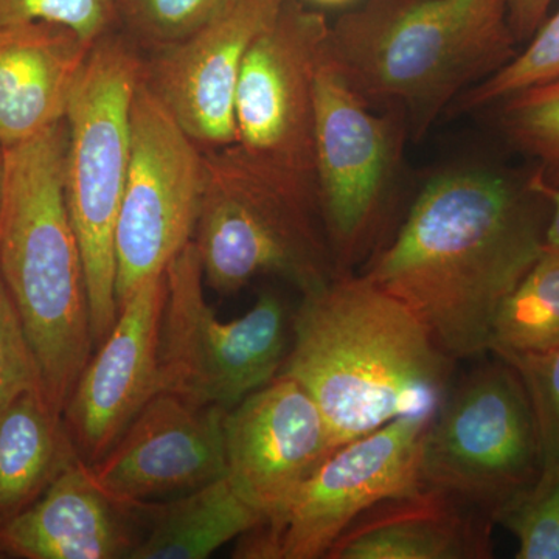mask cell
I'll use <instances>...</instances> for the list:
<instances>
[{"label": "cell", "mask_w": 559, "mask_h": 559, "mask_svg": "<svg viewBox=\"0 0 559 559\" xmlns=\"http://www.w3.org/2000/svg\"><path fill=\"white\" fill-rule=\"evenodd\" d=\"M546 229L535 202L498 173L451 171L426 183L362 274L403 300L452 359L477 358Z\"/></svg>", "instance_id": "obj_1"}, {"label": "cell", "mask_w": 559, "mask_h": 559, "mask_svg": "<svg viewBox=\"0 0 559 559\" xmlns=\"http://www.w3.org/2000/svg\"><path fill=\"white\" fill-rule=\"evenodd\" d=\"M454 360L403 300L349 272L301 294L278 374L310 393L337 450L403 415L436 414Z\"/></svg>", "instance_id": "obj_2"}, {"label": "cell", "mask_w": 559, "mask_h": 559, "mask_svg": "<svg viewBox=\"0 0 559 559\" xmlns=\"http://www.w3.org/2000/svg\"><path fill=\"white\" fill-rule=\"evenodd\" d=\"M516 43L509 0H369L329 28L325 51L364 100L421 135Z\"/></svg>", "instance_id": "obj_3"}, {"label": "cell", "mask_w": 559, "mask_h": 559, "mask_svg": "<svg viewBox=\"0 0 559 559\" xmlns=\"http://www.w3.org/2000/svg\"><path fill=\"white\" fill-rule=\"evenodd\" d=\"M5 148L0 275L60 414L94 347L90 290L66 201V119Z\"/></svg>", "instance_id": "obj_4"}, {"label": "cell", "mask_w": 559, "mask_h": 559, "mask_svg": "<svg viewBox=\"0 0 559 559\" xmlns=\"http://www.w3.org/2000/svg\"><path fill=\"white\" fill-rule=\"evenodd\" d=\"M205 286L231 296L259 275L301 294L336 277L318 187L250 159L234 145L204 154L193 235Z\"/></svg>", "instance_id": "obj_5"}, {"label": "cell", "mask_w": 559, "mask_h": 559, "mask_svg": "<svg viewBox=\"0 0 559 559\" xmlns=\"http://www.w3.org/2000/svg\"><path fill=\"white\" fill-rule=\"evenodd\" d=\"M145 73L120 39L94 44L66 110V201L90 290L94 344L117 316L116 230L131 160L132 103Z\"/></svg>", "instance_id": "obj_6"}, {"label": "cell", "mask_w": 559, "mask_h": 559, "mask_svg": "<svg viewBox=\"0 0 559 559\" xmlns=\"http://www.w3.org/2000/svg\"><path fill=\"white\" fill-rule=\"evenodd\" d=\"M498 359L450 389L421 452L425 487L450 492L495 522L535 488L543 468L527 390Z\"/></svg>", "instance_id": "obj_7"}, {"label": "cell", "mask_w": 559, "mask_h": 559, "mask_svg": "<svg viewBox=\"0 0 559 559\" xmlns=\"http://www.w3.org/2000/svg\"><path fill=\"white\" fill-rule=\"evenodd\" d=\"M165 277L159 393L230 411L277 377L293 340V316L277 294H260L252 310L223 322L205 300L193 240L171 260Z\"/></svg>", "instance_id": "obj_8"}, {"label": "cell", "mask_w": 559, "mask_h": 559, "mask_svg": "<svg viewBox=\"0 0 559 559\" xmlns=\"http://www.w3.org/2000/svg\"><path fill=\"white\" fill-rule=\"evenodd\" d=\"M432 417L403 415L331 452L277 513L241 536L234 557L325 558L364 513L425 487L423 441Z\"/></svg>", "instance_id": "obj_9"}, {"label": "cell", "mask_w": 559, "mask_h": 559, "mask_svg": "<svg viewBox=\"0 0 559 559\" xmlns=\"http://www.w3.org/2000/svg\"><path fill=\"white\" fill-rule=\"evenodd\" d=\"M406 131L399 117L364 100L323 50L314 84L316 186L337 274L353 272L373 248Z\"/></svg>", "instance_id": "obj_10"}, {"label": "cell", "mask_w": 559, "mask_h": 559, "mask_svg": "<svg viewBox=\"0 0 559 559\" xmlns=\"http://www.w3.org/2000/svg\"><path fill=\"white\" fill-rule=\"evenodd\" d=\"M131 160L116 230L117 307L193 240L204 154L146 83L132 103Z\"/></svg>", "instance_id": "obj_11"}, {"label": "cell", "mask_w": 559, "mask_h": 559, "mask_svg": "<svg viewBox=\"0 0 559 559\" xmlns=\"http://www.w3.org/2000/svg\"><path fill=\"white\" fill-rule=\"evenodd\" d=\"M329 28L322 14L286 0L250 46L235 97V148L312 183L316 70Z\"/></svg>", "instance_id": "obj_12"}, {"label": "cell", "mask_w": 559, "mask_h": 559, "mask_svg": "<svg viewBox=\"0 0 559 559\" xmlns=\"http://www.w3.org/2000/svg\"><path fill=\"white\" fill-rule=\"evenodd\" d=\"M226 412L157 393L106 455L86 465L91 480L114 502L139 509L227 476Z\"/></svg>", "instance_id": "obj_13"}, {"label": "cell", "mask_w": 559, "mask_h": 559, "mask_svg": "<svg viewBox=\"0 0 559 559\" xmlns=\"http://www.w3.org/2000/svg\"><path fill=\"white\" fill-rule=\"evenodd\" d=\"M165 274L146 280L123 301L116 323L81 371L62 411L76 455L94 465L159 393Z\"/></svg>", "instance_id": "obj_14"}, {"label": "cell", "mask_w": 559, "mask_h": 559, "mask_svg": "<svg viewBox=\"0 0 559 559\" xmlns=\"http://www.w3.org/2000/svg\"><path fill=\"white\" fill-rule=\"evenodd\" d=\"M224 443L227 477L263 521L336 451L316 401L285 374L226 412Z\"/></svg>", "instance_id": "obj_15"}, {"label": "cell", "mask_w": 559, "mask_h": 559, "mask_svg": "<svg viewBox=\"0 0 559 559\" xmlns=\"http://www.w3.org/2000/svg\"><path fill=\"white\" fill-rule=\"evenodd\" d=\"M286 0H231L190 36L160 47L145 80L198 146L235 143V97L253 40Z\"/></svg>", "instance_id": "obj_16"}, {"label": "cell", "mask_w": 559, "mask_h": 559, "mask_svg": "<svg viewBox=\"0 0 559 559\" xmlns=\"http://www.w3.org/2000/svg\"><path fill=\"white\" fill-rule=\"evenodd\" d=\"M142 510L108 498L76 460L28 509L0 525V554L21 559L130 558Z\"/></svg>", "instance_id": "obj_17"}, {"label": "cell", "mask_w": 559, "mask_h": 559, "mask_svg": "<svg viewBox=\"0 0 559 559\" xmlns=\"http://www.w3.org/2000/svg\"><path fill=\"white\" fill-rule=\"evenodd\" d=\"M491 518L450 492L423 487L364 513L326 559H485Z\"/></svg>", "instance_id": "obj_18"}, {"label": "cell", "mask_w": 559, "mask_h": 559, "mask_svg": "<svg viewBox=\"0 0 559 559\" xmlns=\"http://www.w3.org/2000/svg\"><path fill=\"white\" fill-rule=\"evenodd\" d=\"M92 47L58 25H0V145L24 142L66 119Z\"/></svg>", "instance_id": "obj_19"}, {"label": "cell", "mask_w": 559, "mask_h": 559, "mask_svg": "<svg viewBox=\"0 0 559 559\" xmlns=\"http://www.w3.org/2000/svg\"><path fill=\"white\" fill-rule=\"evenodd\" d=\"M79 459L43 389L7 403L0 409V525L28 509Z\"/></svg>", "instance_id": "obj_20"}, {"label": "cell", "mask_w": 559, "mask_h": 559, "mask_svg": "<svg viewBox=\"0 0 559 559\" xmlns=\"http://www.w3.org/2000/svg\"><path fill=\"white\" fill-rule=\"evenodd\" d=\"M140 510L148 532L130 559L209 558L263 522L227 476L170 503H142Z\"/></svg>", "instance_id": "obj_21"}, {"label": "cell", "mask_w": 559, "mask_h": 559, "mask_svg": "<svg viewBox=\"0 0 559 559\" xmlns=\"http://www.w3.org/2000/svg\"><path fill=\"white\" fill-rule=\"evenodd\" d=\"M559 347V250L547 249L503 300L489 352L498 358Z\"/></svg>", "instance_id": "obj_22"}, {"label": "cell", "mask_w": 559, "mask_h": 559, "mask_svg": "<svg viewBox=\"0 0 559 559\" xmlns=\"http://www.w3.org/2000/svg\"><path fill=\"white\" fill-rule=\"evenodd\" d=\"M500 103L502 127L511 142L536 157L544 179L559 187V80Z\"/></svg>", "instance_id": "obj_23"}, {"label": "cell", "mask_w": 559, "mask_h": 559, "mask_svg": "<svg viewBox=\"0 0 559 559\" xmlns=\"http://www.w3.org/2000/svg\"><path fill=\"white\" fill-rule=\"evenodd\" d=\"M527 49L498 72L466 91L457 102V110H476L506 100L532 87L559 80V10L532 36Z\"/></svg>", "instance_id": "obj_24"}, {"label": "cell", "mask_w": 559, "mask_h": 559, "mask_svg": "<svg viewBox=\"0 0 559 559\" xmlns=\"http://www.w3.org/2000/svg\"><path fill=\"white\" fill-rule=\"evenodd\" d=\"M500 359L518 371L527 390L538 428L543 465L536 485L549 484L559 474V347Z\"/></svg>", "instance_id": "obj_25"}, {"label": "cell", "mask_w": 559, "mask_h": 559, "mask_svg": "<svg viewBox=\"0 0 559 559\" xmlns=\"http://www.w3.org/2000/svg\"><path fill=\"white\" fill-rule=\"evenodd\" d=\"M120 0H0V25L50 24L94 46L106 35Z\"/></svg>", "instance_id": "obj_26"}, {"label": "cell", "mask_w": 559, "mask_h": 559, "mask_svg": "<svg viewBox=\"0 0 559 559\" xmlns=\"http://www.w3.org/2000/svg\"><path fill=\"white\" fill-rule=\"evenodd\" d=\"M498 522L516 536L518 559H559V474L536 485Z\"/></svg>", "instance_id": "obj_27"}, {"label": "cell", "mask_w": 559, "mask_h": 559, "mask_svg": "<svg viewBox=\"0 0 559 559\" xmlns=\"http://www.w3.org/2000/svg\"><path fill=\"white\" fill-rule=\"evenodd\" d=\"M231 0H120L132 28L157 47L179 43Z\"/></svg>", "instance_id": "obj_28"}, {"label": "cell", "mask_w": 559, "mask_h": 559, "mask_svg": "<svg viewBox=\"0 0 559 559\" xmlns=\"http://www.w3.org/2000/svg\"><path fill=\"white\" fill-rule=\"evenodd\" d=\"M43 389L38 359L0 275V409L22 392Z\"/></svg>", "instance_id": "obj_29"}, {"label": "cell", "mask_w": 559, "mask_h": 559, "mask_svg": "<svg viewBox=\"0 0 559 559\" xmlns=\"http://www.w3.org/2000/svg\"><path fill=\"white\" fill-rule=\"evenodd\" d=\"M551 0H509V21L518 43L538 32L546 20Z\"/></svg>", "instance_id": "obj_30"}, {"label": "cell", "mask_w": 559, "mask_h": 559, "mask_svg": "<svg viewBox=\"0 0 559 559\" xmlns=\"http://www.w3.org/2000/svg\"><path fill=\"white\" fill-rule=\"evenodd\" d=\"M528 189L538 194L544 201L550 202L551 218L546 229V248L559 250V187L551 186L538 171L528 182Z\"/></svg>", "instance_id": "obj_31"}, {"label": "cell", "mask_w": 559, "mask_h": 559, "mask_svg": "<svg viewBox=\"0 0 559 559\" xmlns=\"http://www.w3.org/2000/svg\"><path fill=\"white\" fill-rule=\"evenodd\" d=\"M3 197H5V148L0 145V219H2Z\"/></svg>", "instance_id": "obj_32"}, {"label": "cell", "mask_w": 559, "mask_h": 559, "mask_svg": "<svg viewBox=\"0 0 559 559\" xmlns=\"http://www.w3.org/2000/svg\"><path fill=\"white\" fill-rule=\"evenodd\" d=\"M318 2H322V3H341V2H345V0H318Z\"/></svg>", "instance_id": "obj_33"}]
</instances>
